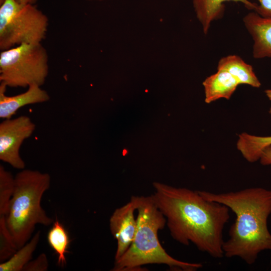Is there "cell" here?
<instances>
[{"instance_id":"1","label":"cell","mask_w":271,"mask_h":271,"mask_svg":"<svg viewBox=\"0 0 271 271\" xmlns=\"http://www.w3.org/2000/svg\"><path fill=\"white\" fill-rule=\"evenodd\" d=\"M153 186L152 197L174 240L184 245L191 242L212 257L224 256L223 230L230 218L229 208L205 199L198 191L159 182Z\"/></svg>"},{"instance_id":"9","label":"cell","mask_w":271,"mask_h":271,"mask_svg":"<svg viewBox=\"0 0 271 271\" xmlns=\"http://www.w3.org/2000/svg\"><path fill=\"white\" fill-rule=\"evenodd\" d=\"M243 22L253 41V57L271 58V18L262 17L254 11L246 15Z\"/></svg>"},{"instance_id":"21","label":"cell","mask_w":271,"mask_h":271,"mask_svg":"<svg viewBox=\"0 0 271 271\" xmlns=\"http://www.w3.org/2000/svg\"><path fill=\"white\" fill-rule=\"evenodd\" d=\"M259 160L262 165H271V146L262 150Z\"/></svg>"},{"instance_id":"10","label":"cell","mask_w":271,"mask_h":271,"mask_svg":"<svg viewBox=\"0 0 271 271\" xmlns=\"http://www.w3.org/2000/svg\"><path fill=\"white\" fill-rule=\"evenodd\" d=\"M7 88L6 85L0 83V117L4 119L11 118L26 105L43 103L50 99L48 92L37 85H31L26 91L10 96L6 94Z\"/></svg>"},{"instance_id":"16","label":"cell","mask_w":271,"mask_h":271,"mask_svg":"<svg viewBox=\"0 0 271 271\" xmlns=\"http://www.w3.org/2000/svg\"><path fill=\"white\" fill-rule=\"evenodd\" d=\"M40 238V231L36 232L26 244L18 249L8 259L0 263V271L23 270L31 260Z\"/></svg>"},{"instance_id":"18","label":"cell","mask_w":271,"mask_h":271,"mask_svg":"<svg viewBox=\"0 0 271 271\" xmlns=\"http://www.w3.org/2000/svg\"><path fill=\"white\" fill-rule=\"evenodd\" d=\"M17 248L8 228L5 215L0 216V261L8 259L17 251Z\"/></svg>"},{"instance_id":"5","label":"cell","mask_w":271,"mask_h":271,"mask_svg":"<svg viewBox=\"0 0 271 271\" xmlns=\"http://www.w3.org/2000/svg\"><path fill=\"white\" fill-rule=\"evenodd\" d=\"M48 26V18L34 5L4 0L0 4L1 51L23 44L41 43Z\"/></svg>"},{"instance_id":"25","label":"cell","mask_w":271,"mask_h":271,"mask_svg":"<svg viewBox=\"0 0 271 271\" xmlns=\"http://www.w3.org/2000/svg\"><path fill=\"white\" fill-rule=\"evenodd\" d=\"M4 0H0V4H1Z\"/></svg>"},{"instance_id":"3","label":"cell","mask_w":271,"mask_h":271,"mask_svg":"<svg viewBox=\"0 0 271 271\" xmlns=\"http://www.w3.org/2000/svg\"><path fill=\"white\" fill-rule=\"evenodd\" d=\"M138 212L137 229L130 246L114 262L113 271L143 270L142 266L163 264L171 269L195 271L202 267L200 263L178 260L170 255L162 246L158 233L164 229L166 219L156 206L152 196H131Z\"/></svg>"},{"instance_id":"2","label":"cell","mask_w":271,"mask_h":271,"mask_svg":"<svg viewBox=\"0 0 271 271\" xmlns=\"http://www.w3.org/2000/svg\"><path fill=\"white\" fill-rule=\"evenodd\" d=\"M198 192L205 199L222 204L235 214L229 238L223 244L224 256L238 257L251 265L261 251L271 250V233L267 227L271 190L255 187L221 193Z\"/></svg>"},{"instance_id":"24","label":"cell","mask_w":271,"mask_h":271,"mask_svg":"<svg viewBox=\"0 0 271 271\" xmlns=\"http://www.w3.org/2000/svg\"><path fill=\"white\" fill-rule=\"evenodd\" d=\"M84 1H104V0H84Z\"/></svg>"},{"instance_id":"14","label":"cell","mask_w":271,"mask_h":271,"mask_svg":"<svg viewBox=\"0 0 271 271\" xmlns=\"http://www.w3.org/2000/svg\"><path fill=\"white\" fill-rule=\"evenodd\" d=\"M47 240L57 256L58 265L65 266L66 264V254L69 252L70 239L68 232L59 220L56 219L52 223L47 234Z\"/></svg>"},{"instance_id":"22","label":"cell","mask_w":271,"mask_h":271,"mask_svg":"<svg viewBox=\"0 0 271 271\" xmlns=\"http://www.w3.org/2000/svg\"><path fill=\"white\" fill-rule=\"evenodd\" d=\"M22 5H35L38 0H16Z\"/></svg>"},{"instance_id":"7","label":"cell","mask_w":271,"mask_h":271,"mask_svg":"<svg viewBox=\"0 0 271 271\" xmlns=\"http://www.w3.org/2000/svg\"><path fill=\"white\" fill-rule=\"evenodd\" d=\"M35 128V123L26 115L4 119L0 123V160L16 169H24L20 149Z\"/></svg>"},{"instance_id":"12","label":"cell","mask_w":271,"mask_h":271,"mask_svg":"<svg viewBox=\"0 0 271 271\" xmlns=\"http://www.w3.org/2000/svg\"><path fill=\"white\" fill-rule=\"evenodd\" d=\"M238 85V82L229 73L217 70L203 82L205 102L210 103L220 98L229 99Z\"/></svg>"},{"instance_id":"13","label":"cell","mask_w":271,"mask_h":271,"mask_svg":"<svg viewBox=\"0 0 271 271\" xmlns=\"http://www.w3.org/2000/svg\"><path fill=\"white\" fill-rule=\"evenodd\" d=\"M217 69L229 73L239 84H247L255 88L261 86L252 66L236 55H229L220 59Z\"/></svg>"},{"instance_id":"17","label":"cell","mask_w":271,"mask_h":271,"mask_svg":"<svg viewBox=\"0 0 271 271\" xmlns=\"http://www.w3.org/2000/svg\"><path fill=\"white\" fill-rule=\"evenodd\" d=\"M15 187V177L0 165V216H6Z\"/></svg>"},{"instance_id":"6","label":"cell","mask_w":271,"mask_h":271,"mask_svg":"<svg viewBox=\"0 0 271 271\" xmlns=\"http://www.w3.org/2000/svg\"><path fill=\"white\" fill-rule=\"evenodd\" d=\"M48 55L41 43L23 44L1 51L0 82L10 87L41 86L49 73Z\"/></svg>"},{"instance_id":"15","label":"cell","mask_w":271,"mask_h":271,"mask_svg":"<svg viewBox=\"0 0 271 271\" xmlns=\"http://www.w3.org/2000/svg\"><path fill=\"white\" fill-rule=\"evenodd\" d=\"M238 137L237 148L243 157L250 163L259 160L262 150L271 146V136L259 137L243 132Z\"/></svg>"},{"instance_id":"4","label":"cell","mask_w":271,"mask_h":271,"mask_svg":"<svg viewBox=\"0 0 271 271\" xmlns=\"http://www.w3.org/2000/svg\"><path fill=\"white\" fill-rule=\"evenodd\" d=\"M50 183L49 174L37 170L23 169L15 176L14 190L5 218L17 249L31 239L36 225L48 226L53 223L41 205Z\"/></svg>"},{"instance_id":"20","label":"cell","mask_w":271,"mask_h":271,"mask_svg":"<svg viewBox=\"0 0 271 271\" xmlns=\"http://www.w3.org/2000/svg\"><path fill=\"white\" fill-rule=\"evenodd\" d=\"M257 4L254 11L263 18H271V0H257Z\"/></svg>"},{"instance_id":"8","label":"cell","mask_w":271,"mask_h":271,"mask_svg":"<svg viewBox=\"0 0 271 271\" xmlns=\"http://www.w3.org/2000/svg\"><path fill=\"white\" fill-rule=\"evenodd\" d=\"M136 210V203L131 197L128 202L116 208L110 216V230L117 241L115 261L122 256L133 241L137 229V218L134 215Z\"/></svg>"},{"instance_id":"11","label":"cell","mask_w":271,"mask_h":271,"mask_svg":"<svg viewBox=\"0 0 271 271\" xmlns=\"http://www.w3.org/2000/svg\"><path fill=\"white\" fill-rule=\"evenodd\" d=\"M227 2L241 3L247 9L253 11L257 5L248 0H193L196 17L205 35L208 33L211 23L221 19L223 16L225 11L224 3Z\"/></svg>"},{"instance_id":"23","label":"cell","mask_w":271,"mask_h":271,"mask_svg":"<svg viewBox=\"0 0 271 271\" xmlns=\"http://www.w3.org/2000/svg\"><path fill=\"white\" fill-rule=\"evenodd\" d=\"M264 92L266 95V96L268 97V98L271 100V89H267L264 91ZM269 113H271V107L269 110Z\"/></svg>"},{"instance_id":"19","label":"cell","mask_w":271,"mask_h":271,"mask_svg":"<svg viewBox=\"0 0 271 271\" xmlns=\"http://www.w3.org/2000/svg\"><path fill=\"white\" fill-rule=\"evenodd\" d=\"M49 266L48 260L45 253H41L35 259L30 260L24 267L23 270L46 271Z\"/></svg>"}]
</instances>
